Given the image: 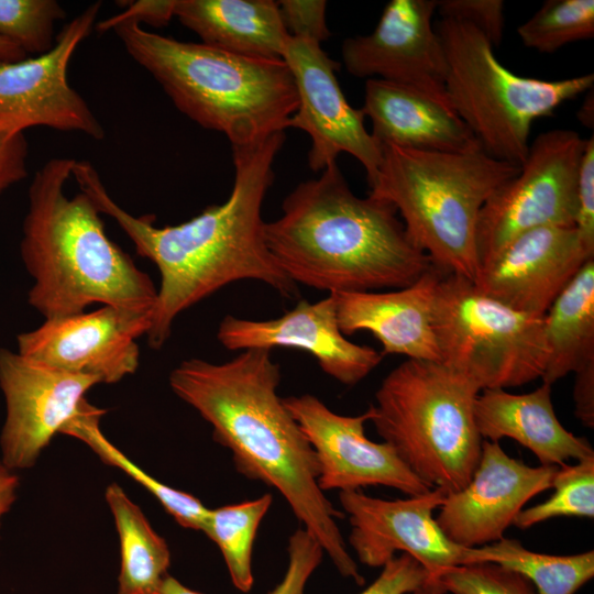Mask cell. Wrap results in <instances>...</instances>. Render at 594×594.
I'll use <instances>...</instances> for the list:
<instances>
[{
	"label": "cell",
	"mask_w": 594,
	"mask_h": 594,
	"mask_svg": "<svg viewBox=\"0 0 594 594\" xmlns=\"http://www.w3.org/2000/svg\"><path fill=\"white\" fill-rule=\"evenodd\" d=\"M474 420L482 439L510 438L529 449L541 465L561 466L570 459L594 457L591 443L568 431L551 402V386L526 394L502 388L483 389L474 402Z\"/></svg>",
	"instance_id": "603a6c76"
},
{
	"label": "cell",
	"mask_w": 594,
	"mask_h": 594,
	"mask_svg": "<svg viewBox=\"0 0 594 594\" xmlns=\"http://www.w3.org/2000/svg\"><path fill=\"white\" fill-rule=\"evenodd\" d=\"M436 9V0L389 1L370 34L342 42L348 73L407 86L450 106L446 54L432 23Z\"/></svg>",
	"instance_id": "e0dca14e"
},
{
	"label": "cell",
	"mask_w": 594,
	"mask_h": 594,
	"mask_svg": "<svg viewBox=\"0 0 594 594\" xmlns=\"http://www.w3.org/2000/svg\"><path fill=\"white\" fill-rule=\"evenodd\" d=\"M437 579L452 594H537L525 576L492 562L454 566Z\"/></svg>",
	"instance_id": "d6a6232c"
},
{
	"label": "cell",
	"mask_w": 594,
	"mask_h": 594,
	"mask_svg": "<svg viewBox=\"0 0 594 594\" xmlns=\"http://www.w3.org/2000/svg\"><path fill=\"white\" fill-rule=\"evenodd\" d=\"M284 142L285 133L278 132L254 144L232 146L234 180L228 199L186 222L165 227L155 226L153 216L135 217L124 210L91 163L74 161L72 178L80 191L118 223L139 255L158 268L161 283L146 334L152 349L165 344L179 314L233 282L257 280L289 299L298 295L297 285L267 248L262 218Z\"/></svg>",
	"instance_id": "6da1fadb"
},
{
	"label": "cell",
	"mask_w": 594,
	"mask_h": 594,
	"mask_svg": "<svg viewBox=\"0 0 594 594\" xmlns=\"http://www.w3.org/2000/svg\"><path fill=\"white\" fill-rule=\"evenodd\" d=\"M284 26L293 37L315 41L319 44L331 36L327 25L324 0L277 1Z\"/></svg>",
	"instance_id": "d590c367"
},
{
	"label": "cell",
	"mask_w": 594,
	"mask_h": 594,
	"mask_svg": "<svg viewBox=\"0 0 594 594\" xmlns=\"http://www.w3.org/2000/svg\"><path fill=\"white\" fill-rule=\"evenodd\" d=\"M288 564L282 581L268 594H304L305 586L322 560L323 550L305 529L288 539Z\"/></svg>",
	"instance_id": "e575fe53"
},
{
	"label": "cell",
	"mask_w": 594,
	"mask_h": 594,
	"mask_svg": "<svg viewBox=\"0 0 594 594\" xmlns=\"http://www.w3.org/2000/svg\"><path fill=\"white\" fill-rule=\"evenodd\" d=\"M28 55L14 43L0 36V63L19 62Z\"/></svg>",
	"instance_id": "7bdbcfd3"
},
{
	"label": "cell",
	"mask_w": 594,
	"mask_h": 594,
	"mask_svg": "<svg viewBox=\"0 0 594 594\" xmlns=\"http://www.w3.org/2000/svg\"><path fill=\"white\" fill-rule=\"evenodd\" d=\"M480 392L440 362L407 359L382 381L370 421L427 486L458 492L481 455L483 439L474 420Z\"/></svg>",
	"instance_id": "52a82bcc"
},
{
	"label": "cell",
	"mask_w": 594,
	"mask_h": 594,
	"mask_svg": "<svg viewBox=\"0 0 594 594\" xmlns=\"http://www.w3.org/2000/svg\"><path fill=\"white\" fill-rule=\"evenodd\" d=\"M217 339L230 351L275 348L306 351L327 375L348 386L365 378L383 356L373 348L344 337L338 323L336 294L316 302L299 300L275 319L250 320L227 315L218 327Z\"/></svg>",
	"instance_id": "ffe728a7"
},
{
	"label": "cell",
	"mask_w": 594,
	"mask_h": 594,
	"mask_svg": "<svg viewBox=\"0 0 594 594\" xmlns=\"http://www.w3.org/2000/svg\"><path fill=\"white\" fill-rule=\"evenodd\" d=\"M593 89V88H592ZM588 90L587 91V95L584 99V102L582 105V107L580 108L579 110V113H578V118L580 120V122H582L585 127H587L588 129L593 128V114H594V108H593V90Z\"/></svg>",
	"instance_id": "f6af8a7d"
},
{
	"label": "cell",
	"mask_w": 594,
	"mask_h": 594,
	"mask_svg": "<svg viewBox=\"0 0 594 594\" xmlns=\"http://www.w3.org/2000/svg\"><path fill=\"white\" fill-rule=\"evenodd\" d=\"M361 109L380 144L454 153L482 148L450 106L407 86L366 79Z\"/></svg>",
	"instance_id": "7402d4cb"
},
{
	"label": "cell",
	"mask_w": 594,
	"mask_h": 594,
	"mask_svg": "<svg viewBox=\"0 0 594 594\" xmlns=\"http://www.w3.org/2000/svg\"><path fill=\"white\" fill-rule=\"evenodd\" d=\"M97 384L95 377L0 349V388L7 405L0 437L3 464L11 470L33 466Z\"/></svg>",
	"instance_id": "2e32d148"
},
{
	"label": "cell",
	"mask_w": 594,
	"mask_h": 594,
	"mask_svg": "<svg viewBox=\"0 0 594 594\" xmlns=\"http://www.w3.org/2000/svg\"><path fill=\"white\" fill-rule=\"evenodd\" d=\"M574 228L585 250L594 255V138L585 140L576 187Z\"/></svg>",
	"instance_id": "8d00e7d4"
},
{
	"label": "cell",
	"mask_w": 594,
	"mask_h": 594,
	"mask_svg": "<svg viewBox=\"0 0 594 594\" xmlns=\"http://www.w3.org/2000/svg\"><path fill=\"white\" fill-rule=\"evenodd\" d=\"M175 16L202 44L252 58L283 59L290 36L273 0H177Z\"/></svg>",
	"instance_id": "cb8c5ba5"
},
{
	"label": "cell",
	"mask_w": 594,
	"mask_h": 594,
	"mask_svg": "<svg viewBox=\"0 0 594 594\" xmlns=\"http://www.w3.org/2000/svg\"><path fill=\"white\" fill-rule=\"evenodd\" d=\"M101 2L67 22L46 53L0 63V127L18 133L45 127L79 132L94 140L106 135L86 100L69 85L68 67L80 43L96 26Z\"/></svg>",
	"instance_id": "8fae6325"
},
{
	"label": "cell",
	"mask_w": 594,
	"mask_h": 594,
	"mask_svg": "<svg viewBox=\"0 0 594 594\" xmlns=\"http://www.w3.org/2000/svg\"><path fill=\"white\" fill-rule=\"evenodd\" d=\"M584 146L585 140L569 129L549 130L532 141L519 173L498 186L480 211V265L526 231L574 227Z\"/></svg>",
	"instance_id": "30bf717a"
},
{
	"label": "cell",
	"mask_w": 594,
	"mask_h": 594,
	"mask_svg": "<svg viewBox=\"0 0 594 594\" xmlns=\"http://www.w3.org/2000/svg\"><path fill=\"white\" fill-rule=\"evenodd\" d=\"M19 476L0 461V520L16 498Z\"/></svg>",
	"instance_id": "b9f144b4"
},
{
	"label": "cell",
	"mask_w": 594,
	"mask_h": 594,
	"mask_svg": "<svg viewBox=\"0 0 594 594\" xmlns=\"http://www.w3.org/2000/svg\"><path fill=\"white\" fill-rule=\"evenodd\" d=\"M280 377L271 351L251 349L223 363L184 360L169 386L211 425L237 471L280 493L341 575L363 585L336 521L343 514L320 490L315 452L277 394Z\"/></svg>",
	"instance_id": "7a4b0ae2"
},
{
	"label": "cell",
	"mask_w": 594,
	"mask_h": 594,
	"mask_svg": "<svg viewBox=\"0 0 594 594\" xmlns=\"http://www.w3.org/2000/svg\"><path fill=\"white\" fill-rule=\"evenodd\" d=\"M103 413L84 399L76 416L63 427L61 433L81 440L103 463L120 469L141 484L182 527L202 531L209 508L195 496L157 481L113 446L100 430Z\"/></svg>",
	"instance_id": "83f0119b"
},
{
	"label": "cell",
	"mask_w": 594,
	"mask_h": 594,
	"mask_svg": "<svg viewBox=\"0 0 594 594\" xmlns=\"http://www.w3.org/2000/svg\"><path fill=\"white\" fill-rule=\"evenodd\" d=\"M559 466H530L508 455L498 442L484 440L469 483L448 493L436 518L454 543L474 548L504 538L529 499L551 488Z\"/></svg>",
	"instance_id": "ac0fdd59"
},
{
	"label": "cell",
	"mask_w": 594,
	"mask_h": 594,
	"mask_svg": "<svg viewBox=\"0 0 594 594\" xmlns=\"http://www.w3.org/2000/svg\"><path fill=\"white\" fill-rule=\"evenodd\" d=\"M152 311L102 306L90 312L45 321L20 333L18 352L66 372L112 384L133 374L140 362L136 340L152 326Z\"/></svg>",
	"instance_id": "9a60e30c"
},
{
	"label": "cell",
	"mask_w": 594,
	"mask_h": 594,
	"mask_svg": "<svg viewBox=\"0 0 594 594\" xmlns=\"http://www.w3.org/2000/svg\"><path fill=\"white\" fill-rule=\"evenodd\" d=\"M574 227L526 231L480 265L476 288L503 305L543 317L584 263L593 258Z\"/></svg>",
	"instance_id": "d6986e66"
},
{
	"label": "cell",
	"mask_w": 594,
	"mask_h": 594,
	"mask_svg": "<svg viewBox=\"0 0 594 594\" xmlns=\"http://www.w3.org/2000/svg\"><path fill=\"white\" fill-rule=\"evenodd\" d=\"M526 47L553 53L594 36L593 0H548L517 29Z\"/></svg>",
	"instance_id": "f546056e"
},
{
	"label": "cell",
	"mask_w": 594,
	"mask_h": 594,
	"mask_svg": "<svg viewBox=\"0 0 594 594\" xmlns=\"http://www.w3.org/2000/svg\"><path fill=\"white\" fill-rule=\"evenodd\" d=\"M283 403L310 443L318 466V485L330 490L358 491L383 485L408 496L429 492L386 442H373L364 433L372 409L359 416L332 411L311 394L289 396Z\"/></svg>",
	"instance_id": "5bb4252c"
},
{
	"label": "cell",
	"mask_w": 594,
	"mask_h": 594,
	"mask_svg": "<svg viewBox=\"0 0 594 594\" xmlns=\"http://www.w3.org/2000/svg\"><path fill=\"white\" fill-rule=\"evenodd\" d=\"M380 145L382 161L369 195L395 207L410 241L436 267L473 282L480 267V211L520 166L483 148L454 153Z\"/></svg>",
	"instance_id": "8992f818"
},
{
	"label": "cell",
	"mask_w": 594,
	"mask_h": 594,
	"mask_svg": "<svg viewBox=\"0 0 594 594\" xmlns=\"http://www.w3.org/2000/svg\"><path fill=\"white\" fill-rule=\"evenodd\" d=\"M106 501L120 540L118 594H158L170 564L165 539L117 483L107 486Z\"/></svg>",
	"instance_id": "484cf974"
},
{
	"label": "cell",
	"mask_w": 594,
	"mask_h": 594,
	"mask_svg": "<svg viewBox=\"0 0 594 594\" xmlns=\"http://www.w3.org/2000/svg\"><path fill=\"white\" fill-rule=\"evenodd\" d=\"M65 15L55 0H0V36L26 55H41L54 46V24Z\"/></svg>",
	"instance_id": "1f68e13d"
},
{
	"label": "cell",
	"mask_w": 594,
	"mask_h": 594,
	"mask_svg": "<svg viewBox=\"0 0 594 594\" xmlns=\"http://www.w3.org/2000/svg\"><path fill=\"white\" fill-rule=\"evenodd\" d=\"M409 594H447L437 578H429Z\"/></svg>",
	"instance_id": "bcb514c9"
},
{
	"label": "cell",
	"mask_w": 594,
	"mask_h": 594,
	"mask_svg": "<svg viewBox=\"0 0 594 594\" xmlns=\"http://www.w3.org/2000/svg\"><path fill=\"white\" fill-rule=\"evenodd\" d=\"M273 503L272 494L209 509L202 531L219 548L235 588L254 584L252 551L258 526Z\"/></svg>",
	"instance_id": "f1b7e54d"
},
{
	"label": "cell",
	"mask_w": 594,
	"mask_h": 594,
	"mask_svg": "<svg viewBox=\"0 0 594 594\" xmlns=\"http://www.w3.org/2000/svg\"><path fill=\"white\" fill-rule=\"evenodd\" d=\"M447 495L439 487L403 499L372 497L360 490L340 492L351 525L349 542L360 562L382 568L402 552L417 560L430 578L470 564L471 548L452 542L433 518Z\"/></svg>",
	"instance_id": "4fadbf2b"
},
{
	"label": "cell",
	"mask_w": 594,
	"mask_h": 594,
	"mask_svg": "<svg viewBox=\"0 0 594 594\" xmlns=\"http://www.w3.org/2000/svg\"><path fill=\"white\" fill-rule=\"evenodd\" d=\"M26 157L24 133L0 127V193L26 177Z\"/></svg>",
	"instance_id": "ab89813d"
},
{
	"label": "cell",
	"mask_w": 594,
	"mask_h": 594,
	"mask_svg": "<svg viewBox=\"0 0 594 594\" xmlns=\"http://www.w3.org/2000/svg\"><path fill=\"white\" fill-rule=\"evenodd\" d=\"M442 273L433 266L411 285L389 292L336 294L341 332H371L381 342L382 354L440 362L432 305Z\"/></svg>",
	"instance_id": "44dd1931"
},
{
	"label": "cell",
	"mask_w": 594,
	"mask_h": 594,
	"mask_svg": "<svg viewBox=\"0 0 594 594\" xmlns=\"http://www.w3.org/2000/svg\"><path fill=\"white\" fill-rule=\"evenodd\" d=\"M574 414L586 427H594V365L575 373L573 387Z\"/></svg>",
	"instance_id": "60d3db41"
},
{
	"label": "cell",
	"mask_w": 594,
	"mask_h": 594,
	"mask_svg": "<svg viewBox=\"0 0 594 594\" xmlns=\"http://www.w3.org/2000/svg\"><path fill=\"white\" fill-rule=\"evenodd\" d=\"M112 31L183 114L223 133L231 146L254 144L288 128L298 97L284 59L252 58L178 41L135 22L120 23Z\"/></svg>",
	"instance_id": "5b68a950"
},
{
	"label": "cell",
	"mask_w": 594,
	"mask_h": 594,
	"mask_svg": "<svg viewBox=\"0 0 594 594\" xmlns=\"http://www.w3.org/2000/svg\"><path fill=\"white\" fill-rule=\"evenodd\" d=\"M283 59L293 75L298 97L288 128L310 136L309 167L322 172L337 162L339 154L346 153L362 164L371 184L382 161L381 145L367 131L362 109L353 108L340 87L336 75L340 63L330 58L321 44L293 36Z\"/></svg>",
	"instance_id": "7c38bea8"
},
{
	"label": "cell",
	"mask_w": 594,
	"mask_h": 594,
	"mask_svg": "<svg viewBox=\"0 0 594 594\" xmlns=\"http://www.w3.org/2000/svg\"><path fill=\"white\" fill-rule=\"evenodd\" d=\"M158 594H201L196 592L170 575H166L161 584Z\"/></svg>",
	"instance_id": "ee69618b"
},
{
	"label": "cell",
	"mask_w": 594,
	"mask_h": 594,
	"mask_svg": "<svg viewBox=\"0 0 594 594\" xmlns=\"http://www.w3.org/2000/svg\"><path fill=\"white\" fill-rule=\"evenodd\" d=\"M264 237L296 285L329 294L404 288L435 266L410 241L395 207L358 197L337 162L288 194Z\"/></svg>",
	"instance_id": "3957f363"
},
{
	"label": "cell",
	"mask_w": 594,
	"mask_h": 594,
	"mask_svg": "<svg viewBox=\"0 0 594 594\" xmlns=\"http://www.w3.org/2000/svg\"><path fill=\"white\" fill-rule=\"evenodd\" d=\"M435 29L446 54L449 103L494 158L520 166L534 121L593 88V74L543 80L508 70L488 38L468 23L440 19Z\"/></svg>",
	"instance_id": "ba28073f"
},
{
	"label": "cell",
	"mask_w": 594,
	"mask_h": 594,
	"mask_svg": "<svg viewBox=\"0 0 594 594\" xmlns=\"http://www.w3.org/2000/svg\"><path fill=\"white\" fill-rule=\"evenodd\" d=\"M429 578L417 560L402 553L386 562L375 581L360 594H409Z\"/></svg>",
	"instance_id": "74e56055"
},
{
	"label": "cell",
	"mask_w": 594,
	"mask_h": 594,
	"mask_svg": "<svg viewBox=\"0 0 594 594\" xmlns=\"http://www.w3.org/2000/svg\"><path fill=\"white\" fill-rule=\"evenodd\" d=\"M177 0H141L128 2L125 10L102 22L96 23V30L106 32L123 22H144L152 26H164L175 16Z\"/></svg>",
	"instance_id": "f35d334b"
},
{
	"label": "cell",
	"mask_w": 594,
	"mask_h": 594,
	"mask_svg": "<svg viewBox=\"0 0 594 594\" xmlns=\"http://www.w3.org/2000/svg\"><path fill=\"white\" fill-rule=\"evenodd\" d=\"M551 487L553 494L544 502L522 509L513 525L527 529L557 517H594V457L559 466Z\"/></svg>",
	"instance_id": "4dcf8cb0"
},
{
	"label": "cell",
	"mask_w": 594,
	"mask_h": 594,
	"mask_svg": "<svg viewBox=\"0 0 594 594\" xmlns=\"http://www.w3.org/2000/svg\"><path fill=\"white\" fill-rule=\"evenodd\" d=\"M73 164L51 158L29 186L20 254L33 277L30 306L45 319L77 315L95 302L153 312L157 288L151 277L107 237L87 195H65Z\"/></svg>",
	"instance_id": "277c9868"
},
{
	"label": "cell",
	"mask_w": 594,
	"mask_h": 594,
	"mask_svg": "<svg viewBox=\"0 0 594 594\" xmlns=\"http://www.w3.org/2000/svg\"><path fill=\"white\" fill-rule=\"evenodd\" d=\"M432 328L440 363L480 391L521 386L544 372L542 317L503 305L463 276L442 273L433 297Z\"/></svg>",
	"instance_id": "9c48e42d"
},
{
	"label": "cell",
	"mask_w": 594,
	"mask_h": 594,
	"mask_svg": "<svg viewBox=\"0 0 594 594\" xmlns=\"http://www.w3.org/2000/svg\"><path fill=\"white\" fill-rule=\"evenodd\" d=\"M548 360L542 383L594 365V257L587 260L542 317Z\"/></svg>",
	"instance_id": "d4e9b609"
},
{
	"label": "cell",
	"mask_w": 594,
	"mask_h": 594,
	"mask_svg": "<svg viewBox=\"0 0 594 594\" xmlns=\"http://www.w3.org/2000/svg\"><path fill=\"white\" fill-rule=\"evenodd\" d=\"M505 4L503 0H440L437 9L441 19L468 23L481 31L498 46L505 29Z\"/></svg>",
	"instance_id": "836d02e7"
},
{
	"label": "cell",
	"mask_w": 594,
	"mask_h": 594,
	"mask_svg": "<svg viewBox=\"0 0 594 594\" xmlns=\"http://www.w3.org/2000/svg\"><path fill=\"white\" fill-rule=\"evenodd\" d=\"M471 563L492 562L525 576L537 594H575L594 576V551L554 556L526 549L518 540L470 549ZM470 563V564H471Z\"/></svg>",
	"instance_id": "4316f807"
}]
</instances>
